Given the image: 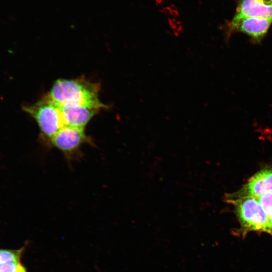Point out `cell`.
I'll return each mask as SVG.
<instances>
[{
  "label": "cell",
  "mask_w": 272,
  "mask_h": 272,
  "mask_svg": "<svg viewBox=\"0 0 272 272\" xmlns=\"http://www.w3.org/2000/svg\"><path fill=\"white\" fill-rule=\"evenodd\" d=\"M100 84L83 77L76 79H58L48 95L59 106L76 105L100 110L107 105L99 99Z\"/></svg>",
  "instance_id": "cell-1"
},
{
  "label": "cell",
  "mask_w": 272,
  "mask_h": 272,
  "mask_svg": "<svg viewBox=\"0 0 272 272\" xmlns=\"http://www.w3.org/2000/svg\"><path fill=\"white\" fill-rule=\"evenodd\" d=\"M22 109L35 120L45 140L49 142L64 126L60 107L48 94L33 104L23 105Z\"/></svg>",
  "instance_id": "cell-2"
},
{
  "label": "cell",
  "mask_w": 272,
  "mask_h": 272,
  "mask_svg": "<svg viewBox=\"0 0 272 272\" xmlns=\"http://www.w3.org/2000/svg\"><path fill=\"white\" fill-rule=\"evenodd\" d=\"M227 202L233 205L243 233L258 231L272 235L268 217L256 198L245 197Z\"/></svg>",
  "instance_id": "cell-3"
},
{
  "label": "cell",
  "mask_w": 272,
  "mask_h": 272,
  "mask_svg": "<svg viewBox=\"0 0 272 272\" xmlns=\"http://www.w3.org/2000/svg\"><path fill=\"white\" fill-rule=\"evenodd\" d=\"M85 128L63 126L50 140L51 145L62 152L67 160L71 159L85 143H91Z\"/></svg>",
  "instance_id": "cell-4"
},
{
  "label": "cell",
  "mask_w": 272,
  "mask_h": 272,
  "mask_svg": "<svg viewBox=\"0 0 272 272\" xmlns=\"http://www.w3.org/2000/svg\"><path fill=\"white\" fill-rule=\"evenodd\" d=\"M271 23L272 19L235 15L226 25L227 39L232 32L239 31L259 42L267 33Z\"/></svg>",
  "instance_id": "cell-5"
},
{
  "label": "cell",
  "mask_w": 272,
  "mask_h": 272,
  "mask_svg": "<svg viewBox=\"0 0 272 272\" xmlns=\"http://www.w3.org/2000/svg\"><path fill=\"white\" fill-rule=\"evenodd\" d=\"M269 192H272V168H264L251 176L239 190L226 195L225 199L228 201L249 197L257 198Z\"/></svg>",
  "instance_id": "cell-6"
},
{
  "label": "cell",
  "mask_w": 272,
  "mask_h": 272,
  "mask_svg": "<svg viewBox=\"0 0 272 272\" xmlns=\"http://www.w3.org/2000/svg\"><path fill=\"white\" fill-rule=\"evenodd\" d=\"M64 126L85 128L99 110L81 106H60Z\"/></svg>",
  "instance_id": "cell-7"
},
{
  "label": "cell",
  "mask_w": 272,
  "mask_h": 272,
  "mask_svg": "<svg viewBox=\"0 0 272 272\" xmlns=\"http://www.w3.org/2000/svg\"><path fill=\"white\" fill-rule=\"evenodd\" d=\"M235 15L272 19V0H241Z\"/></svg>",
  "instance_id": "cell-8"
},
{
  "label": "cell",
  "mask_w": 272,
  "mask_h": 272,
  "mask_svg": "<svg viewBox=\"0 0 272 272\" xmlns=\"http://www.w3.org/2000/svg\"><path fill=\"white\" fill-rule=\"evenodd\" d=\"M23 248L17 250L0 249V265L9 261L20 260Z\"/></svg>",
  "instance_id": "cell-9"
},
{
  "label": "cell",
  "mask_w": 272,
  "mask_h": 272,
  "mask_svg": "<svg viewBox=\"0 0 272 272\" xmlns=\"http://www.w3.org/2000/svg\"><path fill=\"white\" fill-rule=\"evenodd\" d=\"M267 215L269 220L272 219V192L265 193L256 198Z\"/></svg>",
  "instance_id": "cell-10"
},
{
  "label": "cell",
  "mask_w": 272,
  "mask_h": 272,
  "mask_svg": "<svg viewBox=\"0 0 272 272\" xmlns=\"http://www.w3.org/2000/svg\"><path fill=\"white\" fill-rule=\"evenodd\" d=\"M0 272H26L20 260L9 261L0 265Z\"/></svg>",
  "instance_id": "cell-11"
},
{
  "label": "cell",
  "mask_w": 272,
  "mask_h": 272,
  "mask_svg": "<svg viewBox=\"0 0 272 272\" xmlns=\"http://www.w3.org/2000/svg\"><path fill=\"white\" fill-rule=\"evenodd\" d=\"M269 222H270V227H271V230H272V219L269 220Z\"/></svg>",
  "instance_id": "cell-12"
}]
</instances>
